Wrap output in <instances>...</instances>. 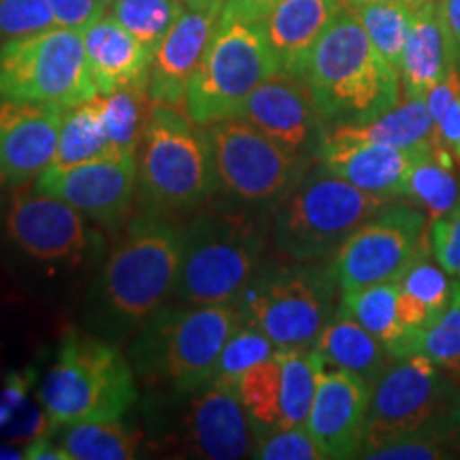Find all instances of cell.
<instances>
[{
  "instance_id": "1",
  "label": "cell",
  "mask_w": 460,
  "mask_h": 460,
  "mask_svg": "<svg viewBox=\"0 0 460 460\" xmlns=\"http://www.w3.org/2000/svg\"><path fill=\"white\" fill-rule=\"evenodd\" d=\"M181 230L158 211L126 224L96 279V326L107 339L139 331L175 290Z\"/></svg>"
},
{
  "instance_id": "2",
  "label": "cell",
  "mask_w": 460,
  "mask_h": 460,
  "mask_svg": "<svg viewBox=\"0 0 460 460\" xmlns=\"http://www.w3.org/2000/svg\"><path fill=\"white\" fill-rule=\"evenodd\" d=\"M326 126H360L401 101V77L345 7L309 54L303 73Z\"/></svg>"
},
{
  "instance_id": "3",
  "label": "cell",
  "mask_w": 460,
  "mask_h": 460,
  "mask_svg": "<svg viewBox=\"0 0 460 460\" xmlns=\"http://www.w3.org/2000/svg\"><path fill=\"white\" fill-rule=\"evenodd\" d=\"M241 322L237 303L160 307L132 339V369L149 384L194 393L211 382L217 356Z\"/></svg>"
},
{
  "instance_id": "4",
  "label": "cell",
  "mask_w": 460,
  "mask_h": 460,
  "mask_svg": "<svg viewBox=\"0 0 460 460\" xmlns=\"http://www.w3.org/2000/svg\"><path fill=\"white\" fill-rule=\"evenodd\" d=\"M130 358L107 337L68 331L39 382L51 424L122 420L139 399Z\"/></svg>"
},
{
  "instance_id": "5",
  "label": "cell",
  "mask_w": 460,
  "mask_h": 460,
  "mask_svg": "<svg viewBox=\"0 0 460 460\" xmlns=\"http://www.w3.org/2000/svg\"><path fill=\"white\" fill-rule=\"evenodd\" d=\"M267 230L250 214L207 211L181 228L172 296L188 305L237 303L261 269Z\"/></svg>"
},
{
  "instance_id": "6",
  "label": "cell",
  "mask_w": 460,
  "mask_h": 460,
  "mask_svg": "<svg viewBox=\"0 0 460 460\" xmlns=\"http://www.w3.org/2000/svg\"><path fill=\"white\" fill-rule=\"evenodd\" d=\"M416 437H460V390L424 354L394 358L371 386L360 458Z\"/></svg>"
},
{
  "instance_id": "7",
  "label": "cell",
  "mask_w": 460,
  "mask_h": 460,
  "mask_svg": "<svg viewBox=\"0 0 460 460\" xmlns=\"http://www.w3.org/2000/svg\"><path fill=\"white\" fill-rule=\"evenodd\" d=\"M137 158L143 197L154 211L199 209L217 188L207 132L177 105L149 107Z\"/></svg>"
},
{
  "instance_id": "8",
  "label": "cell",
  "mask_w": 460,
  "mask_h": 460,
  "mask_svg": "<svg viewBox=\"0 0 460 460\" xmlns=\"http://www.w3.org/2000/svg\"><path fill=\"white\" fill-rule=\"evenodd\" d=\"M388 203L320 166L278 203L273 245L288 261L315 262L335 254L362 222Z\"/></svg>"
},
{
  "instance_id": "9",
  "label": "cell",
  "mask_w": 460,
  "mask_h": 460,
  "mask_svg": "<svg viewBox=\"0 0 460 460\" xmlns=\"http://www.w3.org/2000/svg\"><path fill=\"white\" fill-rule=\"evenodd\" d=\"M337 288L332 267L261 264L237 307L243 322L261 329L278 349H309L337 312Z\"/></svg>"
},
{
  "instance_id": "10",
  "label": "cell",
  "mask_w": 460,
  "mask_h": 460,
  "mask_svg": "<svg viewBox=\"0 0 460 460\" xmlns=\"http://www.w3.org/2000/svg\"><path fill=\"white\" fill-rule=\"evenodd\" d=\"M279 71L261 22L220 17L186 92V113L199 126L237 118L264 79Z\"/></svg>"
},
{
  "instance_id": "11",
  "label": "cell",
  "mask_w": 460,
  "mask_h": 460,
  "mask_svg": "<svg viewBox=\"0 0 460 460\" xmlns=\"http://www.w3.org/2000/svg\"><path fill=\"white\" fill-rule=\"evenodd\" d=\"M94 96L82 31L54 26L0 45V99L75 107Z\"/></svg>"
},
{
  "instance_id": "12",
  "label": "cell",
  "mask_w": 460,
  "mask_h": 460,
  "mask_svg": "<svg viewBox=\"0 0 460 460\" xmlns=\"http://www.w3.org/2000/svg\"><path fill=\"white\" fill-rule=\"evenodd\" d=\"M205 132L217 188L237 203H279L305 177L307 158L290 154L245 119L211 122Z\"/></svg>"
},
{
  "instance_id": "13",
  "label": "cell",
  "mask_w": 460,
  "mask_h": 460,
  "mask_svg": "<svg viewBox=\"0 0 460 460\" xmlns=\"http://www.w3.org/2000/svg\"><path fill=\"white\" fill-rule=\"evenodd\" d=\"M430 247L429 217L418 205L390 200L335 252L331 267L341 290L399 281Z\"/></svg>"
},
{
  "instance_id": "14",
  "label": "cell",
  "mask_w": 460,
  "mask_h": 460,
  "mask_svg": "<svg viewBox=\"0 0 460 460\" xmlns=\"http://www.w3.org/2000/svg\"><path fill=\"white\" fill-rule=\"evenodd\" d=\"M3 228L11 245L43 264H79L99 243V234L88 226L82 211L37 190L9 199Z\"/></svg>"
},
{
  "instance_id": "15",
  "label": "cell",
  "mask_w": 460,
  "mask_h": 460,
  "mask_svg": "<svg viewBox=\"0 0 460 460\" xmlns=\"http://www.w3.org/2000/svg\"><path fill=\"white\" fill-rule=\"evenodd\" d=\"M139 181L137 152L109 149L102 156L73 166H48L34 180V190L65 200L88 220L118 226L128 216Z\"/></svg>"
},
{
  "instance_id": "16",
  "label": "cell",
  "mask_w": 460,
  "mask_h": 460,
  "mask_svg": "<svg viewBox=\"0 0 460 460\" xmlns=\"http://www.w3.org/2000/svg\"><path fill=\"white\" fill-rule=\"evenodd\" d=\"M237 118L256 126L290 154L307 160L318 156L329 130L305 77L286 71H275L264 79L239 109Z\"/></svg>"
},
{
  "instance_id": "17",
  "label": "cell",
  "mask_w": 460,
  "mask_h": 460,
  "mask_svg": "<svg viewBox=\"0 0 460 460\" xmlns=\"http://www.w3.org/2000/svg\"><path fill=\"white\" fill-rule=\"evenodd\" d=\"M430 154L433 143L418 147H394L356 139L339 128H329L315 158L320 160V166L352 186L394 200L405 197L411 171Z\"/></svg>"
},
{
  "instance_id": "18",
  "label": "cell",
  "mask_w": 460,
  "mask_h": 460,
  "mask_svg": "<svg viewBox=\"0 0 460 460\" xmlns=\"http://www.w3.org/2000/svg\"><path fill=\"white\" fill-rule=\"evenodd\" d=\"M371 384L322 360L307 427L326 458H356L365 444Z\"/></svg>"
},
{
  "instance_id": "19",
  "label": "cell",
  "mask_w": 460,
  "mask_h": 460,
  "mask_svg": "<svg viewBox=\"0 0 460 460\" xmlns=\"http://www.w3.org/2000/svg\"><path fill=\"white\" fill-rule=\"evenodd\" d=\"M224 0L186 4L171 31L154 51L147 94L154 102L180 105L186 101L190 79L197 73L211 37L220 24Z\"/></svg>"
},
{
  "instance_id": "20",
  "label": "cell",
  "mask_w": 460,
  "mask_h": 460,
  "mask_svg": "<svg viewBox=\"0 0 460 460\" xmlns=\"http://www.w3.org/2000/svg\"><path fill=\"white\" fill-rule=\"evenodd\" d=\"M183 416V446L192 456L237 460L254 452V427L234 388L209 382L194 390Z\"/></svg>"
},
{
  "instance_id": "21",
  "label": "cell",
  "mask_w": 460,
  "mask_h": 460,
  "mask_svg": "<svg viewBox=\"0 0 460 460\" xmlns=\"http://www.w3.org/2000/svg\"><path fill=\"white\" fill-rule=\"evenodd\" d=\"M65 109L0 99V175L26 181L54 163Z\"/></svg>"
},
{
  "instance_id": "22",
  "label": "cell",
  "mask_w": 460,
  "mask_h": 460,
  "mask_svg": "<svg viewBox=\"0 0 460 460\" xmlns=\"http://www.w3.org/2000/svg\"><path fill=\"white\" fill-rule=\"evenodd\" d=\"M345 7V0H278L261 24L279 71L303 77L315 43Z\"/></svg>"
},
{
  "instance_id": "23",
  "label": "cell",
  "mask_w": 460,
  "mask_h": 460,
  "mask_svg": "<svg viewBox=\"0 0 460 460\" xmlns=\"http://www.w3.org/2000/svg\"><path fill=\"white\" fill-rule=\"evenodd\" d=\"M84 45L92 79L99 94H111L115 90L147 88L149 66L154 51L146 48L135 34L105 13L84 28Z\"/></svg>"
},
{
  "instance_id": "24",
  "label": "cell",
  "mask_w": 460,
  "mask_h": 460,
  "mask_svg": "<svg viewBox=\"0 0 460 460\" xmlns=\"http://www.w3.org/2000/svg\"><path fill=\"white\" fill-rule=\"evenodd\" d=\"M460 65V49L447 31L439 0H430L416 11L402 49L399 77L405 96H427V92Z\"/></svg>"
},
{
  "instance_id": "25",
  "label": "cell",
  "mask_w": 460,
  "mask_h": 460,
  "mask_svg": "<svg viewBox=\"0 0 460 460\" xmlns=\"http://www.w3.org/2000/svg\"><path fill=\"white\" fill-rule=\"evenodd\" d=\"M314 349L326 365L356 373L371 386L394 360L386 345L341 307L320 332Z\"/></svg>"
},
{
  "instance_id": "26",
  "label": "cell",
  "mask_w": 460,
  "mask_h": 460,
  "mask_svg": "<svg viewBox=\"0 0 460 460\" xmlns=\"http://www.w3.org/2000/svg\"><path fill=\"white\" fill-rule=\"evenodd\" d=\"M339 307L373 332L394 358L420 354L422 335L407 331L399 320V281L341 290Z\"/></svg>"
},
{
  "instance_id": "27",
  "label": "cell",
  "mask_w": 460,
  "mask_h": 460,
  "mask_svg": "<svg viewBox=\"0 0 460 460\" xmlns=\"http://www.w3.org/2000/svg\"><path fill=\"white\" fill-rule=\"evenodd\" d=\"M430 247L413 261L399 278V320L407 331L424 335L450 303L454 284Z\"/></svg>"
},
{
  "instance_id": "28",
  "label": "cell",
  "mask_w": 460,
  "mask_h": 460,
  "mask_svg": "<svg viewBox=\"0 0 460 460\" xmlns=\"http://www.w3.org/2000/svg\"><path fill=\"white\" fill-rule=\"evenodd\" d=\"M48 437L68 452L71 460H128L141 446V433L122 420L111 422L51 424Z\"/></svg>"
},
{
  "instance_id": "29",
  "label": "cell",
  "mask_w": 460,
  "mask_h": 460,
  "mask_svg": "<svg viewBox=\"0 0 460 460\" xmlns=\"http://www.w3.org/2000/svg\"><path fill=\"white\" fill-rule=\"evenodd\" d=\"M345 135L394 147H418L433 143L435 122L424 96H405L371 122L360 126H335Z\"/></svg>"
},
{
  "instance_id": "30",
  "label": "cell",
  "mask_w": 460,
  "mask_h": 460,
  "mask_svg": "<svg viewBox=\"0 0 460 460\" xmlns=\"http://www.w3.org/2000/svg\"><path fill=\"white\" fill-rule=\"evenodd\" d=\"M278 358L284 429L305 427L312 411L322 358L314 348L278 349Z\"/></svg>"
},
{
  "instance_id": "31",
  "label": "cell",
  "mask_w": 460,
  "mask_h": 460,
  "mask_svg": "<svg viewBox=\"0 0 460 460\" xmlns=\"http://www.w3.org/2000/svg\"><path fill=\"white\" fill-rule=\"evenodd\" d=\"M109 143L102 126L101 99L94 96L82 105L66 107L65 119L58 137L56 156L51 166H73L88 163V160L102 156L109 152Z\"/></svg>"
},
{
  "instance_id": "32",
  "label": "cell",
  "mask_w": 460,
  "mask_h": 460,
  "mask_svg": "<svg viewBox=\"0 0 460 460\" xmlns=\"http://www.w3.org/2000/svg\"><path fill=\"white\" fill-rule=\"evenodd\" d=\"M279 379V358L275 352L269 360L245 371L234 384V393L243 402L247 416L252 420V427L258 435L284 429Z\"/></svg>"
},
{
  "instance_id": "33",
  "label": "cell",
  "mask_w": 460,
  "mask_h": 460,
  "mask_svg": "<svg viewBox=\"0 0 460 460\" xmlns=\"http://www.w3.org/2000/svg\"><path fill=\"white\" fill-rule=\"evenodd\" d=\"M349 9L358 17L360 26L384 60L399 71L416 11L399 3H362L352 4Z\"/></svg>"
},
{
  "instance_id": "34",
  "label": "cell",
  "mask_w": 460,
  "mask_h": 460,
  "mask_svg": "<svg viewBox=\"0 0 460 460\" xmlns=\"http://www.w3.org/2000/svg\"><path fill=\"white\" fill-rule=\"evenodd\" d=\"M99 99L109 147L137 152L149 113L147 88L135 85V88L115 90L111 94H99Z\"/></svg>"
},
{
  "instance_id": "35",
  "label": "cell",
  "mask_w": 460,
  "mask_h": 460,
  "mask_svg": "<svg viewBox=\"0 0 460 460\" xmlns=\"http://www.w3.org/2000/svg\"><path fill=\"white\" fill-rule=\"evenodd\" d=\"M34 382L32 371L11 373L7 384L0 390V437L22 441L48 435L51 420L43 407L31 402L28 390Z\"/></svg>"
},
{
  "instance_id": "36",
  "label": "cell",
  "mask_w": 460,
  "mask_h": 460,
  "mask_svg": "<svg viewBox=\"0 0 460 460\" xmlns=\"http://www.w3.org/2000/svg\"><path fill=\"white\" fill-rule=\"evenodd\" d=\"M405 197L427 214L430 228V224L444 217L458 203L460 181L452 172V166L444 164L435 158V154H430L411 171Z\"/></svg>"
},
{
  "instance_id": "37",
  "label": "cell",
  "mask_w": 460,
  "mask_h": 460,
  "mask_svg": "<svg viewBox=\"0 0 460 460\" xmlns=\"http://www.w3.org/2000/svg\"><path fill=\"white\" fill-rule=\"evenodd\" d=\"M183 11L180 0H113L107 13L139 41L156 51Z\"/></svg>"
},
{
  "instance_id": "38",
  "label": "cell",
  "mask_w": 460,
  "mask_h": 460,
  "mask_svg": "<svg viewBox=\"0 0 460 460\" xmlns=\"http://www.w3.org/2000/svg\"><path fill=\"white\" fill-rule=\"evenodd\" d=\"M278 352V345L250 322H241L217 356L211 382L234 388L237 379Z\"/></svg>"
},
{
  "instance_id": "39",
  "label": "cell",
  "mask_w": 460,
  "mask_h": 460,
  "mask_svg": "<svg viewBox=\"0 0 460 460\" xmlns=\"http://www.w3.org/2000/svg\"><path fill=\"white\" fill-rule=\"evenodd\" d=\"M420 354L429 356L435 365L460 371V281H454L450 303L433 324L424 331Z\"/></svg>"
},
{
  "instance_id": "40",
  "label": "cell",
  "mask_w": 460,
  "mask_h": 460,
  "mask_svg": "<svg viewBox=\"0 0 460 460\" xmlns=\"http://www.w3.org/2000/svg\"><path fill=\"white\" fill-rule=\"evenodd\" d=\"M56 17L48 0H0V39L26 37L54 28Z\"/></svg>"
},
{
  "instance_id": "41",
  "label": "cell",
  "mask_w": 460,
  "mask_h": 460,
  "mask_svg": "<svg viewBox=\"0 0 460 460\" xmlns=\"http://www.w3.org/2000/svg\"><path fill=\"white\" fill-rule=\"evenodd\" d=\"M252 456L261 460H322L326 454L315 444L307 427H292L261 435Z\"/></svg>"
},
{
  "instance_id": "42",
  "label": "cell",
  "mask_w": 460,
  "mask_h": 460,
  "mask_svg": "<svg viewBox=\"0 0 460 460\" xmlns=\"http://www.w3.org/2000/svg\"><path fill=\"white\" fill-rule=\"evenodd\" d=\"M373 460H446L460 458V437H416L386 444L367 454Z\"/></svg>"
},
{
  "instance_id": "43",
  "label": "cell",
  "mask_w": 460,
  "mask_h": 460,
  "mask_svg": "<svg viewBox=\"0 0 460 460\" xmlns=\"http://www.w3.org/2000/svg\"><path fill=\"white\" fill-rule=\"evenodd\" d=\"M430 252L452 279L460 281V199L452 211L429 228Z\"/></svg>"
},
{
  "instance_id": "44",
  "label": "cell",
  "mask_w": 460,
  "mask_h": 460,
  "mask_svg": "<svg viewBox=\"0 0 460 460\" xmlns=\"http://www.w3.org/2000/svg\"><path fill=\"white\" fill-rule=\"evenodd\" d=\"M433 154L437 160L452 166L460 164V94L452 101L447 111L441 115L433 130Z\"/></svg>"
},
{
  "instance_id": "45",
  "label": "cell",
  "mask_w": 460,
  "mask_h": 460,
  "mask_svg": "<svg viewBox=\"0 0 460 460\" xmlns=\"http://www.w3.org/2000/svg\"><path fill=\"white\" fill-rule=\"evenodd\" d=\"M54 11L56 24L84 31L92 22L107 13L105 0H48Z\"/></svg>"
},
{
  "instance_id": "46",
  "label": "cell",
  "mask_w": 460,
  "mask_h": 460,
  "mask_svg": "<svg viewBox=\"0 0 460 460\" xmlns=\"http://www.w3.org/2000/svg\"><path fill=\"white\" fill-rule=\"evenodd\" d=\"M460 94V68L456 66L454 71L447 75L444 82L433 85L427 92V107L430 115H433V122L437 124L441 119V115L447 111V107L452 105V101Z\"/></svg>"
},
{
  "instance_id": "47",
  "label": "cell",
  "mask_w": 460,
  "mask_h": 460,
  "mask_svg": "<svg viewBox=\"0 0 460 460\" xmlns=\"http://www.w3.org/2000/svg\"><path fill=\"white\" fill-rule=\"evenodd\" d=\"M278 0H224V17H237L247 22H262Z\"/></svg>"
},
{
  "instance_id": "48",
  "label": "cell",
  "mask_w": 460,
  "mask_h": 460,
  "mask_svg": "<svg viewBox=\"0 0 460 460\" xmlns=\"http://www.w3.org/2000/svg\"><path fill=\"white\" fill-rule=\"evenodd\" d=\"M24 458L31 460H71L68 452L48 435L37 437L24 447Z\"/></svg>"
},
{
  "instance_id": "49",
  "label": "cell",
  "mask_w": 460,
  "mask_h": 460,
  "mask_svg": "<svg viewBox=\"0 0 460 460\" xmlns=\"http://www.w3.org/2000/svg\"><path fill=\"white\" fill-rule=\"evenodd\" d=\"M439 4L447 31H450L452 39L456 41L460 49V0H439Z\"/></svg>"
},
{
  "instance_id": "50",
  "label": "cell",
  "mask_w": 460,
  "mask_h": 460,
  "mask_svg": "<svg viewBox=\"0 0 460 460\" xmlns=\"http://www.w3.org/2000/svg\"><path fill=\"white\" fill-rule=\"evenodd\" d=\"M362 3H399L413 11H418L420 7H424V4L430 3V0H348V7H352V4H362Z\"/></svg>"
},
{
  "instance_id": "51",
  "label": "cell",
  "mask_w": 460,
  "mask_h": 460,
  "mask_svg": "<svg viewBox=\"0 0 460 460\" xmlns=\"http://www.w3.org/2000/svg\"><path fill=\"white\" fill-rule=\"evenodd\" d=\"M24 458V450H17L13 446H0V460H20Z\"/></svg>"
},
{
  "instance_id": "52",
  "label": "cell",
  "mask_w": 460,
  "mask_h": 460,
  "mask_svg": "<svg viewBox=\"0 0 460 460\" xmlns=\"http://www.w3.org/2000/svg\"><path fill=\"white\" fill-rule=\"evenodd\" d=\"M180 3L186 7V4H197V3H203V0H180Z\"/></svg>"
},
{
  "instance_id": "53",
  "label": "cell",
  "mask_w": 460,
  "mask_h": 460,
  "mask_svg": "<svg viewBox=\"0 0 460 460\" xmlns=\"http://www.w3.org/2000/svg\"><path fill=\"white\" fill-rule=\"evenodd\" d=\"M105 3H107V7H109V4H111V3H113V0H105Z\"/></svg>"
},
{
  "instance_id": "54",
  "label": "cell",
  "mask_w": 460,
  "mask_h": 460,
  "mask_svg": "<svg viewBox=\"0 0 460 460\" xmlns=\"http://www.w3.org/2000/svg\"><path fill=\"white\" fill-rule=\"evenodd\" d=\"M345 4H348V0H345Z\"/></svg>"
}]
</instances>
